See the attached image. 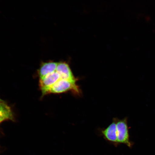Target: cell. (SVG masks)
<instances>
[{"instance_id":"8","label":"cell","mask_w":155,"mask_h":155,"mask_svg":"<svg viewBox=\"0 0 155 155\" xmlns=\"http://www.w3.org/2000/svg\"><path fill=\"white\" fill-rule=\"evenodd\" d=\"M2 101H3V100H2L1 98H0V102Z\"/></svg>"},{"instance_id":"7","label":"cell","mask_w":155,"mask_h":155,"mask_svg":"<svg viewBox=\"0 0 155 155\" xmlns=\"http://www.w3.org/2000/svg\"><path fill=\"white\" fill-rule=\"evenodd\" d=\"M13 112L10 107L3 101L0 102V124L8 120H13Z\"/></svg>"},{"instance_id":"2","label":"cell","mask_w":155,"mask_h":155,"mask_svg":"<svg viewBox=\"0 0 155 155\" xmlns=\"http://www.w3.org/2000/svg\"><path fill=\"white\" fill-rule=\"evenodd\" d=\"M73 90L77 93L79 90L77 85H75L68 81L62 79H60L48 91V94H61L68 91Z\"/></svg>"},{"instance_id":"3","label":"cell","mask_w":155,"mask_h":155,"mask_svg":"<svg viewBox=\"0 0 155 155\" xmlns=\"http://www.w3.org/2000/svg\"><path fill=\"white\" fill-rule=\"evenodd\" d=\"M61 79L59 74L55 71L48 75L43 79L40 80V86L42 94H47L51 87Z\"/></svg>"},{"instance_id":"6","label":"cell","mask_w":155,"mask_h":155,"mask_svg":"<svg viewBox=\"0 0 155 155\" xmlns=\"http://www.w3.org/2000/svg\"><path fill=\"white\" fill-rule=\"evenodd\" d=\"M58 64V62L53 61L42 63L39 71L40 80L48 75L55 72Z\"/></svg>"},{"instance_id":"5","label":"cell","mask_w":155,"mask_h":155,"mask_svg":"<svg viewBox=\"0 0 155 155\" xmlns=\"http://www.w3.org/2000/svg\"><path fill=\"white\" fill-rule=\"evenodd\" d=\"M101 133L106 141L116 146L118 145L116 120L114 121L106 129L103 130Z\"/></svg>"},{"instance_id":"1","label":"cell","mask_w":155,"mask_h":155,"mask_svg":"<svg viewBox=\"0 0 155 155\" xmlns=\"http://www.w3.org/2000/svg\"><path fill=\"white\" fill-rule=\"evenodd\" d=\"M116 121L118 144H124L129 147H131L132 144L130 140L127 120L125 119Z\"/></svg>"},{"instance_id":"4","label":"cell","mask_w":155,"mask_h":155,"mask_svg":"<svg viewBox=\"0 0 155 155\" xmlns=\"http://www.w3.org/2000/svg\"><path fill=\"white\" fill-rule=\"evenodd\" d=\"M56 71L59 74L61 79L68 81L73 84L77 85L76 79L67 63L65 62L58 63Z\"/></svg>"}]
</instances>
